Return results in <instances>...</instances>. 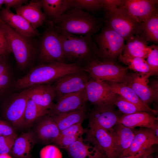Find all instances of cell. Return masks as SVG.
I'll list each match as a JSON object with an SVG mask.
<instances>
[{
  "label": "cell",
  "instance_id": "cell-14",
  "mask_svg": "<svg viewBox=\"0 0 158 158\" xmlns=\"http://www.w3.org/2000/svg\"><path fill=\"white\" fill-rule=\"evenodd\" d=\"M158 1L123 0L122 6L128 13L141 24L157 9Z\"/></svg>",
  "mask_w": 158,
  "mask_h": 158
},
{
  "label": "cell",
  "instance_id": "cell-12",
  "mask_svg": "<svg viewBox=\"0 0 158 158\" xmlns=\"http://www.w3.org/2000/svg\"><path fill=\"white\" fill-rule=\"evenodd\" d=\"M53 107L49 110L50 115H57L80 109L85 106L87 101L85 90L72 93L57 99Z\"/></svg>",
  "mask_w": 158,
  "mask_h": 158
},
{
  "label": "cell",
  "instance_id": "cell-34",
  "mask_svg": "<svg viewBox=\"0 0 158 158\" xmlns=\"http://www.w3.org/2000/svg\"><path fill=\"white\" fill-rule=\"evenodd\" d=\"M120 111L125 115L144 112L140 108L117 95L114 102Z\"/></svg>",
  "mask_w": 158,
  "mask_h": 158
},
{
  "label": "cell",
  "instance_id": "cell-9",
  "mask_svg": "<svg viewBox=\"0 0 158 158\" xmlns=\"http://www.w3.org/2000/svg\"><path fill=\"white\" fill-rule=\"evenodd\" d=\"M90 78L83 70L64 75L56 80L53 86L57 99L65 95L85 90Z\"/></svg>",
  "mask_w": 158,
  "mask_h": 158
},
{
  "label": "cell",
  "instance_id": "cell-43",
  "mask_svg": "<svg viewBox=\"0 0 158 158\" xmlns=\"http://www.w3.org/2000/svg\"><path fill=\"white\" fill-rule=\"evenodd\" d=\"M27 0H4V4L5 8L10 9L13 8L16 9L23 5V4H27Z\"/></svg>",
  "mask_w": 158,
  "mask_h": 158
},
{
  "label": "cell",
  "instance_id": "cell-29",
  "mask_svg": "<svg viewBox=\"0 0 158 158\" xmlns=\"http://www.w3.org/2000/svg\"><path fill=\"white\" fill-rule=\"evenodd\" d=\"M146 41L158 44V10L156 9L145 21L141 23L136 34Z\"/></svg>",
  "mask_w": 158,
  "mask_h": 158
},
{
  "label": "cell",
  "instance_id": "cell-25",
  "mask_svg": "<svg viewBox=\"0 0 158 158\" xmlns=\"http://www.w3.org/2000/svg\"><path fill=\"white\" fill-rule=\"evenodd\" d=\"M40 119L36 128L38 138L44 142H53L60 133L56 123L48 114Z\"/></svg>",
  "mask_w": 158,
  "mask_h": 158
},
{
  "label": "cell",
  "instance_id": "cell-39",
  "mask_svg": "<svg viewBox=\"0 0 158 158\" xmlns=\"http://www.w3.org/2000/svg\"><path fill=\"white\" fill-rule=\"evenodd\" d=\"M80 136L78 135L63 136L59 135L53 142L61 148L66 149Z\"/></svg>",
  "mask_w": 158,
  "mask_h": 158
},
{
  "label": "cell",
  "instance_id": "cell-17",
  "mask_svg": "<svg viewBox=\"0 0 158 158\" xmlns=\"http://www.w3.org/2000/svg\"><path fill=\"white\" fill-rule=\"evenodd\" d=\"M29 98L42 109L49 110L54 107L56 97L53 86L47 83L38 85L25 89Z\"/></svg>",
  "mask_w": 158,
  "mask_h": 158
},
{
  "label": "cell",
  "instance_id": "cell-23",
  "mask_svg": "<svg viewBox=\"0 0 158 158\" xmlns=\"http://www.w3.org/2000/svg\"><path fill=\"white\" fill-rule=\"evenodd\" d=\"M157 120L149 112L142 111L124 114L119 118L118 123L133 129L137 127L150 128L157 123Z\"/></svg>",
  "mask_w": 158,
  "mask_h": 158
},
{
  "label": "cell",
  "instance_id": "cell-41",
  "mask_svg": "<svg viewBox=\"0 0 158 158\" xmlns=\"http://www.w3.org/2000/svg\"><path fill=\"white\" fill-rule=\"evenodd\" d=\"M123 0H103V7L105 11L110 10L121 6Z\"/></svg>",
  "mask_w": 158,
  "mask_h": 158
},
{
  "label": "cell",
  "instance_id": "cell-45",
  "mask_svg": "<svg viewBox=\"0 0 158 158\" xmlns=\"http://www.w3.org/2000/svg\"><path fill=\"white\" fill-rule=\"evenodd\" d=\"M153 100L157 101L158 98V81L154 82L150 86Z\"/></svg>",
  "mask_w": 158,
  "mask_h": 158
},
{
  "label": "cell",
  "instance_id": "cell-48",
  "mask_svg": "<svg viewBox=\"0 0 158 158\" xmlns=\"http://www.w3.org/2000/svg\"><path fill=\"white\" fill-rule=\"evenodd\" d=\"M0 158H12L8 154H0Z\"/></svg>",
  "mask_w": 158,
  "mask_h": 158
},
{
  "label": "cell",
  "instance_id": "cell-18",
  "mask_svg": "<svg viewBox=\"0 0 158 158\" xmlns=\"http://www.w3.org/2000/svg\"><path fill=\"white\" fill-rule=\"evenodd\" d=\"M108 131L112 137L116 153L117 158H119L130 146L135 135V131L118 123Z\"/></svg>",
  "mask_w": 158,
  "mask_h": 158
},
{
  "label": "cell",
  "instance_id": "cell-4",
  "mask_svg": "<svg viewBox=\"0 0 158 158\" xmlns=\"http://www.w3.org/2000/svg\"><path fill=\"white\" fill-rule=\"evenodd\" d=\"M0 28L13 53L17 64L24 71L31 64L35 56L34 46L27 38L16 32L8 25L0 16Z\"/></svg>",
  "mask_w": 158,
  "mask_h": 158
},
{
  "label": "cell",
  "instance_id": "cell-21",
  "mask_svg": "<svg viewBox=\"0 0 158 158\" xmlns=\"http://www.w3.org/2000/svg\"><path fill=\"white\" fill-rule=\"evenodd\" d=\"M112 106L97 107L91 114L89 125H95L107 130L118 123L119 117Z\"/></svg>",
  "mask_w": 158,
  "mask_h": 158
},
{
  "label": "cell",
  "instance_id": "cell-13",
  "mask_svg": "<svg viewBox=\"0 0 158 158\" xmlns=\"http://www.w3.org/2000/svg\"><path fill=\"white\" fill-rule=\"evenodd\" d=\"M29 99L25 89L13 95L5 110L7 119L15 127H23V119L26 104Z\"/></svg>",
  "mask_w": 158,
  "mask_h": 158
},
{
  "label": "cell",
  "instance_id": "cell-3",
  "mask_svg": "<svg viewBox=\"0 0 158 158\" xmlns=\"http://www.w3.org/2000/svg\"><path fill=\"white\" fill-rule=\"evenodd\" d=\"M53 24L58 32L93 36L102 26V20L89 12L73 8L66 11Z\"/></svg>",
  "mask_w": 158,
  "mask_h": 158
},
{
  "label": "cell",
  "instance_id": "cell-28",
  "mask_svg": "<svg viewBox=\"0 0 158 158\" xmlns=\"http://www.w3.org/2000/svg\"><path fill=\"white\" fill-rule=\"evenodd\" d=\"M66 149L72 158H92L104 154L95 147L84 143L82 136Z\"/></svg>",
  "mask_w": 158,
  "mask_h": 158
},
{
  "label": "cell",
  "instance_id": "cell-42",
  "mask_svg": "<svg viewBox=\"0 0 158 158\" xmlns=\"http://www.w3.org/2000/svg\"><path fill=\"white\" fill-rule=\"evenodd\" d=\"M14 129L6 122L0 119V134L9 135L15 133Z\"/></svg>",
  "mask_w": 158,
  "mask_h": 158
},
{
  "label": "cell",
  "instance_id": "cell-10",
  "mask_svg": "<svg viewBox=\"0 0 158 158\" xmlns=\"http://www.w3.org/2000/svg\"><path fill=\"white\" fill-rule=\"evenodd\" d=\"M87 101L97 107L112 106L117 95L105 81L98 82L90 78L86 86Z\"/></svg>",
  "mask_w": 158,
  "mask_h": 158
},
{
  "label": "cell",
  "instance_id": "cell-8",
  "mask_svg": "<svg viewBox=\"0 0 158 158\" xmlns=\"http://www.w3.org/2000/svg\"><path fill=\"white\" fill-rule=\"evenodd\" d=\"M122 4L117 8L106 11L105 18L106 25L116 32L125 40L138 32L141 24L128 13Z\"/></svg>",
  "mask_w": 158,
  "mask_h": 158
},
{
  "label": "cell",
  "instance_id": "cell-1",
  "mask_svg": "<svg viewBox=\"0 0 158 158\" xmlns=\"http://www.w3.org/2000/svg\"><path fill=\"white\" fill-rule=\"evenodd\" d=\"M58 32L67 63H77L83 67L98 59V49L92 36Z\"/></svg>",
  "mask_w": 158,
  "mask_h": 158
},
{
  "label": "cell",
  "instance_id": "cell-33",
  "mask_svg": "<svg viewBox=\"0 0 158 158\" xmlns=\"http://www.w3.org/2000/svg\"><path fill=\"white\" fill-rule=\"evenodd\" d=\"M72 8L94 12L103 8V0H72Z\"/></svg>",
  "mask_w": 158,
  "mask_h": 158
},
{
  "label": "cell",
  "instance_id": "cell-24",
  "mask_svg": "<svg viewBox=\"0 0 158 158\" xmlns=\"http://www.w3.org/2000/svg\"><path fill=\"white\" fill-rule=\"evenodd\" d=\"M107 83L115 93L140 107L144 112L155 114H157V111L151 109L148 105L144 103L134 90L125 83H122L108 82Z\"/></svg>",
  "mask_w": 158,
  "mask_h": 158
},
{
  "label": "cell",
  "instance_id": "cell-5",
  "mask_svg": "<svg viewBox=\"0 0 158 158\" xmlns=\"http://www.w3.org/2000/svg\"><path fill=\"white\" fill-rule=\"evenodd\" d=\"M47 22V27L42 36L39 46L41 64L67 63L59 32L52 22Z\"/></svg>",
  "mask_w": 158,
  "mask_h": 158
},
{
  "label": "cell",
  "instance_id": "cell-31",
  "mask_svg": "<svg viewBox=\"0 0 158 158\" xmlns=\"http://www.w3.org/2000/svg\"><path fill=\"white\" fill-rule=\"evenodd\" d=\"M119 60L128 66L129 69L139 73L150 75H155L145 59L139 57H130L120 54Z\"/></svg>",
  "mask_w": 158,
  "mask_h": 158
},
{
  "label": "cell",
  "instance_id": "cell-35",
  "mask_svg": "<svg viewBox=\"0 0 158 158\" xmlns=\"http://www.w3.org/2000/svg\"><path fill=\"white\" fill-rule=\"evenodd\" d=\"M146 60L155 75L158 72V46L153 44L149 46V51Z\"/></svg>",
  "mask_w": 158,
  "mask_h": 158
},
{
  "label": "cell",
  "instance_id": "cell-52",
  "mask_svg": "<svg viewBox=\"0 0 158 158\" xmlns=\"http://www.w3.org/2000/svg\"><path fill=\"white\" fill-rule=\"evenodd\" d=\"M1 135L0 134V136Z\"/></svg>",
  "mask_w": 158,
  "mask_h": 158
},
{
  "label": "cell",
  "instance_id": "cell-36",
  "mask_svg": "<svg viewBox=\"0 0 158 158\" xmlns=\"http://www.w3.org/2000/svg\"><path fill=\"white\" fill-rule=\"evenodd\" d=\"M17 137L16 133L9 135L0 136V154H8Z\"/></svg>",
  "mask_w": 158,
  "mask_h": 158
},
{
  "label": "cell",
  "instance_id": "cell-51",
  "mask_svg": "<svg viewBox=\"0 0 158 158\" xmlns=\"http://www.w3.org/2000/svg\"><path fill=\"white\" fill-rule=\"evenodd\" d=\"M142 158H152L150 156V155H148L145 156L143 157Z\"/></svg>",
  "mask_w": 158,
  "mask_h": 158
},
{
  "label": "cell",
  "instance_id": "cell-49",
  "mask_svg": "<svg viewBox=\"0 0 158 158\" xmlns=\"http://www.w3.org/2000/svg\"><path fill=\"white\" fill-rule=\"evenodd\" d=\"M106 156L104 154L92 158H105Z\"/></svg>",
  "mask_w": 158,
  "mask_h": 158
},
{
  "label": "cell",
  "instance_id": "cell-32",
  "mask_svg": "<svg viewBox=\"0 0 158 158\" xmlns=\"http://www.w3.org/2000/svg\"><path fill=\"white\" fill-rule=\"evenodd\" d=\"M48 112L49 110L42 109L29 98L24 115L23 127H29L35 120L48 114Z\"/></svg>",
  "mask_w": 158,
  "mask_h": 158
},
{
  "label": "cell",
  "instance_id": "cell-47",
  "mask_svg": "<svg viewBox=\"0 0 158 158\" xmlns=\"http://www.w3.org/2000/svg\"><path fill=\"white\" fill-rule=\"evenodd\" d=\"M150 128L152 130L156 136L158 138V126L157 123L154 124Z\"/></svg>",
  "mask_w": 158,
  "mask_h": 158
},
{
  "label": "cell",
  "instance_id": "cell-50",
  "mask_svg": "<svg viewBox=\"0 0 158 158\" xmlns=\"http://www.w3.org/2000/svg\"><path fill=\"white\" fill-rule=\"evenodd\" d=\"M4 0H0V10L1 9L2 5L4 4Z\"/></svg>",
  "mask_w": 158,
  "mask_h": 158
},
{
  "label": "cell",
  "instance_id": "cell-11",
  "mask_svg": "<svg viewBox=\"0 0 158 158\" xmlns=\"http://www.w3.org/2000/svg\"><path fill=\"white\" fill-rule=\"evenodd\" d=\"M86 130V140L92 143L94 147L107 158H117L112 137L107 130L95 125H89Z\"/></svg>",
  "mask_w": 158,
  "mask_h": 158
},
{
  "label": "cell",
  "instance_id": "cell-19",
  "mask_svg": "<svg viewBox=\"0 0 158 158\" xmlns=\"http://www.w3.org/2000/svg\"><path fill=\"white\" fill-rule=\"evenodd\" d=\"M16 14L23 17L35 28L41 26L46 21L42 11L40 0H32L29 3L15 9Z\"/></svg>",
  "mask_w": 158,
  "mask_h": 158
},
{
  "label": "cell",
  "instance_id": "cell-46",
  "mask_svg": "<svg viewBox=\"0 0 158 158\" xmlns=\"http://www.w3.org/2000/svg\"><path fill=\"white\" fill-rule=\"evenodd\" d=\"M8 73V68L4 59H0V76Z\"/></svg>",
  "mask_w": 158,
  "mask_h": 158
},
{
  "label": "cell",
  "instance_id": "cell-37",
  "mask_svg": "<svg viewBox=\"0 0 158 158\" xmlns=\"http://www.w3.org/2000/svg\"><path fill=\"white\" fill-rule=\"evenodd\" d=\"M40 158H62V154L56 146L48 145L43 148L40 153Z\"/></svg>",
  "mask_w": 158,
  "mask_h": 158
},
{
  "label": "cell",
  "instance_id": "cell-16",
  "mask_svg": "<svg viewBox=\"0 0 158 158\" xmlns=\"http://www.w3.org/2000/svg\"><path fill=\"white\" fill-rule=\"evenodd\" d=\"M135 133L130 146L120 157L133 155L152 149V146L158 143V138L150 128L140 129L135 131Z\"/></svg>",
  "mask_w": 158,
  "mask_h": 158
},
{
  "label": "cell",
  "instance_id": "cell-44",
  "mask_svg": "<svg viewBox=\"0 0 158 158\" xmlns=\"http://www.w3.org/2000/svg\"><path fill=\"white\" fill-rule=\"evenodd\" d=\"M152 148L143 151L136 154L123 157L119 158H142L147 155H150L153 152Z\"/></svg>",
  "mask_w": 158,
  "mask_h": 158
},
{
  "label": "cell",
  "instance_id": "cell-26",
  "mask_svg": "<svg viewBox=\"0 0 158 158\" xmlns=\"http://www.w3.org/2000/svg\"><path fill=\"white\" fill-rule=\"evenodd\" d=\"M126 40L122 51L123 56L146 59L149 51L148 42L137 34L132 35Z\"/></svg>",
  "mask_w": 158,
  "mask_h": 158
},
{
  "label": "cell",
  "instance_id": "cell-27",
  "mask_svg": "<svg viewBox=\"0 0 158 158\" xmlns=\"http://www.w3.org/2000/svg\"><path fill=\"white\" fill-rule=\"evenodd\" d=\"M33 134L28 132L17 138L11 150L16 158H29L35 143Z\"/></svg>",
  "mask_w": 158,
  "mask_h": 158
},
{
  "label": "cell",
  "instance_id": "cell-6",
  "mask_svg": "<svg viewBox=\"0 0 158 158\" xmlns=\"http://www.w3.org/2000/svg\"><path fill=\"white\" fill-rule=\"evenodd\" d=\"M92 37L98 49V57L103 61H113L122 54L124 39L110 27L106 25Z\"/></svg>",
  "mask_w": 158,
  "mask_h": 158
},
{
  "label": "cell",
  "instance_id": "cell-30",
  "mask_svg": "<svg viewBox=\"0 0 158 158\" xmlns=\"http://www.w3.org/2000/svg\"><path fill=\"white\" fill-rule=\"evenodd\" d=\"M85 106L76 110L57 115H50L60 132L74 124L82 123L85 116Z\"/></svg>",
  "mask_w": 158,
  "mask_h": 158
},
{
  "label": "cell",
  "instance_id": "cell-38",
  "mask_svg": "<svg viewBox=\"0 0 158 158\" xmlns=\"http://www.w3.org/2000/svg\"><path fill=\"white\" fill-rule=\"evenodd\" d=\"M82 123L73 125L60 132L59 135L60 136H71L78 135L82 136L86 132L83 127Z\"/></svg>",
  "mask_w": 158,
  "mask_h": 158
},
{
  "label": "cell",
  "instance_id": "cell-40",
  "mask_svg": "<svg viewBox=\"0 0 158 158\" xmlns=\"http://www.w3.org/2000/svg\"><path fill=\"white\" fill-rule=\"evenodd\" d=\"M11 53L8 44L4 33L0 28V59Z\"/></svg>",
  "mask_w": 158,
  "mask_h": 158
},
{
  "label": "cell",
  "instance_id": "cell-7",
  "mask_svg": "<svg viewBox=\"0 0 158 158\" xmlns=\"http://www.w3.org/2000/svg\"><path fill=\"white\" fill-rule=\"evenodd\" d=\"M83 69L91 78L95 81L122 83L126 81L127 71L129 68L128 67L118 65L114 62L97 59L83 66Z\"/></svg>",
  "mask_w": 158,
  "mask_h": 158
},
{
  "label": "cell",
  "instance_id": "cell-22",
  "mask_svg": "<svg viewBox=\"0 0 158 158\" xmlns=\"http://www.w3.org/2000/svg\"><path fill=\"white\" fill-rule=\"evenodd\" d=\"M47 21L54 23L66 11L72 8V0H41Z\"/></svg>",
  "mask_w": 158,
  "mask_h": 158
},
{
  "label": "cell",
  "instance_id": "cell-20",
  "mask_svg": "<svg viewBox=\"0 0 158 158\" xmlns=\"http://www.w3.org/2000/svg\"><path fill=\"white\" fill-rule=\"evenodd\" d=\"M151 75L140 73L127 76L125 82L135 92L140 99L147 104L153 100L148 78Z\"/></svg>",
  "mask_w": 158,
  "mask_h": 158
},
{
  "label": "cell",
  "instance_id": "cell-2",
  "mask_svg": "<svg viewBox=\"0 0 158 158\" xmlns=\"http://www.w3.org/2000/svg\"><path fill=\"white\" fill-rule=\"evenodd\" d=\"M83 70L82 66L75 63H53L40 64L18 79L15 86L18 89L24 90L35 85L47 84L64 75Z\"/></svg>",
  "mask_w": 158,
  "mask_h": 158
},
{
  "label": "cell",
  "instance_id": "cell-15",
  "mask_svg": "<svg viewBox=\"0 0 158 158\" xmlns=\"http://www.w3.org/2000/svg\"><path fill=\"white\" fill-rule=\"evenodd\" d=\"M0 16L10 27L25 37L30 38L39 35L37 29L23 17L14 13L10 9L3 8L0 11Z\"/></svg>",
  "mask_w": 158,
  "mask_h": 158
}]
</instances>
